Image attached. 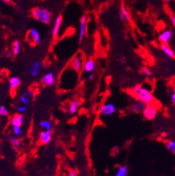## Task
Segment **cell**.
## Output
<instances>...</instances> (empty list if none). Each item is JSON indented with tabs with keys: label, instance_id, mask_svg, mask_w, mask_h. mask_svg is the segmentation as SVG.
I'll return each mask as SVG.
<instances>
[{
	"label": "cell",
	"instance_id": "6da1fadb",
	"mask_svg": "<svg viewBox=\"0 0 175 176\" xmlns=\"http://www.w3.org/2000/svg\"><path fill=\"white\" fill-rule=\"evenodd\" d=\"M31 15L35 20L39 21L44 24H47L51 22V12L48 9L44 7H35L32 10Z\"/></svg>",
	"mask_w": 175,
	"mask_h": 176
},
{
	"label": "cell",
	"instance_id": "7a4b0ae2",
	"mask_svg": "<svg viewBox=\"0 0 175 176\" xmlns=\"http://www.w3.org/2000/svg\"><path fill=\"white\" fill-rule=\"evenodd\" d=\"M136 96H137L138 100L142 101L146 105L151 104L154 102V99L151 92L146 87L142 86L138 94Z\"/></svg>",
	"mask_w": 175,
	"mask_h": 176
},
{
	"label": "cell",
	"instance_id": "3957f363",
	"mask_svg": "<svg viewBox=\"0 0 175 176\" xmlns=\"http://www.w3.org/2000/svg\"><path fill=\"white\" fill-rule=\"evenodd\" d=\"M71 67L76 73H79L84 67L83 57L82 53H78L73 57L71 62Z\"/></svg>",
	"mask_w": 175,
	"mask_h": 176
},
{
	"label": "cell",
	"instance_id": "277c9868",
	"mask_svg": "<svg viewBox=\"0 0 175 176\" xmlns=\"http://www.w3.org/2000/svg\"><path fill=\"white\" fill-rule=\"evenodd\" d=\"M143 116L147 120H151L155 118L157 114V108L154 105H146L144 109L142 111Z\"/></svg>",
	"mask_w": 175,
	"mask_h": 176
},
{
	"label": "cell",
	"instance_id": "5b68a950",
	"mask_svg": "<svg viewBox=\"0 0 175 176\" xmlns=\"http://www.w3.org/2000/svg\"><path fill=\"white\" fill-rule=\"evenodd\" d=\"M117 111V108L115 105L112 102L104 103L100 108V115L104 117L110 116V115H114Z\"/></svg>",
	"mask_w": 175,
	"mask_h": 176
},
{
	"label": "cell",
	"instance_id": "8992f818",
	"mask_svg": "<svg viewBox=\"0 0 175 176\" xmlns=\"http://www.w3.org/2000/svg\"><path fill=\"white\" fill-rule=\"evenodd\" d=\"M87 17L86 15H82L79 21V32L78 37L79 42H82L85 38L86 32H87Z\"/></svg>",
	"mask_w": 175,
	"mask_h": 176
},
{
	"label": "cell",
	"instance_id": "52a82bcc",
	"mask_svg": "<svg viewBox=\"0 0 175 176\" xmlns=\"http://www.w3.org/2000/svg\"><path fill=\"white\" fill-rule=\"evenodd\" d=\"M28 38L29 42H33L34 44H39L42 41V37L40 36L39 31L37 28L33 27L30 29L28 32Z\"/></svg>",
	"mask_w": 175,
	"mask_h": 176
},
{
	"label": "cell",
	"instance_id": "ba28073f",
	"mask_svg": "<svg viewBox=\"0 0 175 176\" xmlns=\"http://www.w3.org/2000/svg\"><path fill=\"white\" fill-rule=\"evenodd\" d=\"M56 80V77L53 72H48L44 74L42 78V83L44 86L51 87L54 85Z\"/></svg>",
	"mask_w": 175,
	"mask_h": 176
},
{
	"label": "cell",
	"instance_id": "9c48e42d",
	"mask_svg": "<svg viewBox=\"0 0 175 176\" xmlns=\"http://www.w3.org/2000/svg\"><path fill=\"white\" fill-rule=\"evenodd\" d=\"M51 138H52V132L51 130H44L41 131V133H39V141L42 145H46L51 140Z\"/></svg>",
	"mask_w": 175,
	"mask_h": 176
},
{
	"label": "cell",
	"instance_id": "30bf717a",
	"mask_svg": "<svg viewBox=\"0 0 175 176\" xmlns=\"http://www.w3.org/2000/svg\"><path fill=\"white\" fill-rule=\"evenodd\" d=\"M42 63L39 60L35 61L30 66L29 70V73L32 77H37L39 75L40 70L42 69Z\"/></svg>",
	"mask_w": 175,
	"mask_h": 176
},
{
	"label": "cell",
	"instance_id": "8fae6325",
	"mask_svg": "<svg viewBox=\"0 0 175 176\" xmlns=\"http://www.w3.org/2000/svg\"><path fill=\"white\" fill-rule=\"evenodd\" d=\"M172 37V32L171 30L166 29L162 31L159 35V40L162 44H168Z\"/></svg>",
	"mask_w": 175,
	"mask_h": 176
},
{
	"label": "cell",
	"instance_id": "7c38bea8",
	"mask_svg": "<svg viewBox=\"0 0 175 176\" xmlns=\"http://www.w3.org/2000/svg\"><path fill=\"white\" fill-rule=\"evenodd\" d=\"M62 22H63V19H62V17L61 16H59V17H57L55 19L52 28V32H51L53 37H57L59 35V32H60L61 26L62 24Z\"/></svg>",
	"mask_w": 175,
	"mask_h": 176
},
{
	"label": "cell",
	"instance_id": "4fadbf2b",
	"mask_svg": "<svg viewBox=\"0 0 175 176\" xmlns=\"http://www.w3.org/2000/svg\"><path fill=\"white\" fill-rule=\"evenodd\" d=\"M96 68L95 61L92 58L88 59L86 60V62L84 63L83 70L87 73H92Z\"/></svg>",
	"mask_w": 175,
	"mask_h": 176
},
{
	"label": "cell",
	"instance_id": "5bb4252c",
	"mask_svg": "<svg viewBox=\"0 0 175 176\" xmlns=\"http://www.w3.org/2000/svg\"><path fill=\"white\" fill-rule=\"evenodd\" d=\"M10 122L12 127H21L24 122V116L22 114H16L12 117Z\"/></svg>",
	"mask_w": 175,
	"mask_h": 176
},
{
	"label": "cell",
	"instance_id": "9a60e30c",
	"mask_svg": "<svg viewBox=\"0 0 175 176\" xmlns=\"http://www.w3.org/2000/svg\"><path fill=\"white\" fill-rule=\"evenodd\" d=\"M119 18L121 20L124 21V22H129L130 21V15L128 10L126 8L124 5H122L120 8V12L118 15Z\"/></svg>",
	"mask_w": 175,
	"mask_h": 176
},
{
	"label": "cell",
	"instance_id": "2e32d148",
	"mask_svg": "<svg viewBox=\"0 0 175 176\" xmlns=\"http://www.w3.org/2000/svg\"><path fill=\"white\" fill-rule=\"evenodd\" d=\"M7 139H8V141L13 145V147L14 150H17V148L22 146L23 142L22 140L19 138H17V137L13 136V135H9L7 137Z\"/></svg>",
	"mask_w": 175,
	"mask_h": 176
},
{
	"label": "cell",
	"instance_id": "e0dca14e",
	"mask_svg": "<svg viewBox=\"0 0 175 176\" xmlns=\"http://www.w3.org/2000/svg\"><path fill=\"white\" fill-rule=\"evenodd\" d=\"M146 105V104H145L144 102H143L140 100H138L132 104V105L131 107V110H132V112L135 113H141V112L142 113L143 110L144 109Z\"/></svg>",
	"mask_w": 175,
	"mask_h": 176
},
{
	"label": "cell",
	"instance_id": "ac0fdd59",
	"mask_svg": "<svg viewBox=\"0 0 175 176\" xmlns=\"http://www.w3.org/2000/svg\"><path fill=\"white\" fill-rule=\"evenodd\" d=\"M21 80L19 77L17 76H14L12 77L10 79L9 81V85H10V88L12 90H15L16 89L19 88L21 85Z\"/></svg>",
	"mask_w": 175,
	"mask_h": 176
},
{
	"label": "cell",
	"instance_id": "d6986e66",
	"mask_svg": "<svg viewBox=\"0 0 175 176\" xmlns=\"http://www.w3.org/2000/svg\"><path fill=\"white\" fill-rule=\"evenodd\" d=\"M160 47L162 52H163L167 57H169V58L171 59L175 58V52L169 47V45H168L167 44H161Z\"/></svg>",
	"mask_w": 175,
	"mask_h": 176
},
{
	"label": "cell",
	"instance_id": "ffe728a7",
	"mask_svg": "<svg viewBox=\"0 0 175 176\" xmlns=\"http://www.w3.org/2000/svg\"><path fill=\"white\" fill-rule=\"evenodd\" d=\"M79 105V101L78 99H73L71 101L70 104H69V113L71 115H74L76 113L78 109V107Z\"/></svg>",
	"mask_w": 175,
	"mask_h": 176
},
{
	"label": "cell",
	"instance_id": "44dd1931",
	"mask_svg": "<svg viewBox=\"0 0 175 176\" xmlns=\"http://www.w3.org/2000/svg\"><path fill=\"white\" fill-rule=\"evenodd\" d=\"M21 44L18 40H14L12 43V53L14 56H18L21 52Z\"/></svg>",
	"mask_w": 175,
	"mask_h": 176
},
{
	"label": "cell",
	"instance_id": "7402d4cb",
	"mask_svg": "<svg viewBox=\"0 0 175 176\" xmlns=\"http://www.w3.org/2000/svg\"><path fill=\"white\" fill-rule=\"evenodd\" d=\"M167 150L172 154H175V140H169L166 143Z\"/></svg>",
	"mask_w": 175,
	"mask_h": 176
},
{
	"label": "cell",
	"instance_id": "603a6c76",
	"mask_svg": "<svg viewBox=\"0 0 175 176\" xmlns=\"http://www.w3.org/2000/svg\"><path fill=\"white\" fill-rule=\"evenodd\" d=\"M128 172V168L127 167L125 166H121L118 168L117 172H116L114 176H126Z\"/></svg>",
	"mask_w": 175,
	"mask_h": 176
},
{
	"label": "cell",
	"instance_id": "cb8c5ba5",
	"mask_svg": "<svg viewBox=\"0 0 175 176\" xmlns=\"http://www.w3.org/2000/svg\"><path fill=\"white\" fill-rule=\"evenodd\" d=\"M39 126H40L42 128L46 130H51L52 128V124L51 122L48 121V120H42L39 123Z\"/></svg>",
	"mask_w": 175,
	"mask_h": 176
},
{
	"label": "cell",
	"instance_id": "d4e9b609",
	"mask_svg": "<svg viewBox=\"0 0 175 176\" xmlns=\"http://www.w3.org/2000/svg\"><path fill=\"white\" fill-rule=\"evenodd\" d=\"M19 100H20V102L22 103L23 105H28L30 103L31 99H29V97H27L26 95H24V94L22 93L20 95V97H19Z\"/></svg>",
	"mask_w": 175,
	"mask_h": 176
},
{
	"label": "cell",
	"instance_id": "484cf974",
	"mask_svg": "<svg viewBox=\"0 0 175 176\" xmlns=\"http://www.w3.org/2000/svg\"><path fill=\"white\" fill-rule=\"evenodd\" d=\"M12 132H13V134L14 135L18 137L21 136L23 134V130H21V127H13V128H12Z\"/></svg>",
	"mask_w": 175,
	"mask_h": 176
},
{
	"label": "cell",
	"instance_id": "4316f807",
	"mask_svg": "<svg viewBox=\"0 0 175 176\" xmlns=\"http://www.w3.org/2000/svg\"><path fill=\"white\" fill-rule=\"evenodd\" d=\"M140 72L143 75L145 76H151L153 74L152 71L150 70L149 68H147V67H143V68H142V70H141Z\"/></svg>",
	"mask_w": 175,
	"mask_h": 176
},
{
	"label": "cell",
	"instance_id": "83f0119b",
	"mask_svg": "<svg viewBox=\"0 0 175 176\" xmlns=\"http://www.w3.org/2000/svg\"><path fill=\"white\" fill-rule=\"evenodd\" d=\"M8 110H7V108L5 107V105H2L0 106V116L6 117L8 115Z\"/></svg>",
	"mask_w": 175,
	"mask_h": 176
},
{
	"label": "cell",
	"instance_id": "f1b7e54d",
	"mask_svg": "<svg viewBox=\"0 0 175 176\" xmlns=\"http://www.w3.org/2000/svg\"><path fill=\"white\" fill-rule=\"evenodd\" d=\"M23 94H24V95H26V97H29V99H32V97H33L34 95V90H31V89H28L26 91H24Z\"/></svg>",
	"mask_w": 175,
	"mask_h": 176
},
{
	"label": "cell",
	"instance_id": "f546056e",
	"mask_svg": "<svg viewBox=\"0 0 175 176\" xmlns=\"http://www.w3.org/2000/svg\"><path fill=\"white\" fill-rule=\"evenodd\" d=\"M26 110H27V107H26V105H22L19 106L17 108V113L22 114V113H25V112L26 111Z\"/></svg>",
	"mask_w": 175,
	"mask_h": 176
},
{
	"label": "cell",
	"instance_id": "4dcf8cb0",
	"mask_svg": "<svg viewBox=\"0 0 175 176\" xmlns=\"http://www.w3.org/2000/svg\"><path fill=\"white\" fill-rule=\"evenodd\" d=\"M141 88H142V86H141L140 85H136L135 86L132 88V91L134 94H135V95H137V94H138V92H139V90H140Z\"/></svg>",
	"mask_w": 175,
	"mask_h": 176
},
{
	"label": "cell",
	"instance_id": "1f68e13d",
	"mask_svg": "<svg viewBox=\"0 0 175 176\" xmlns=\"http://www.w3.org/2000/svg\"><path fill=\"white\" fill-rule=\"evenodd\" d=\"M1 2L6 5H10V4H12V0H1Z\"/></svg>",
	"mask_w": 175,
	"mask_h": 176
},
{
	"label": "cell",
	"instance_id": "d6a6232c",
	"mask_svg": "<svg viewBox=\"0 0 175 176\" xmlns=\"http://www.w3.org/2000/svg\"><path fill=\"white\" fill-rule=\"evenodd\" d=\"M12 56H14L13 53H12V51H8L6 54V57L7 58H11Z\"/></svg>",
	"mask_w": 175,
	"mask_h": 176
},
{
	"label": "cell",
	"instance_id": "836d02e7",
	"mask_svg": "<svg viewBox=\"0 0 175 176\" xmlns=\"http://www.w3.org/2000/svg\"><path fill=\"white\" fill-rule=\"evenodd\" d=\"M69 176H76L77 175V172H76L75 170H71L69 173Z\"/></svg>",
	"mask_w": 175,
	"mask_h": 176
},
{
	"label": "cell",
	"instance_id": "e575fe53",
	"mask_svg": "<svg viewBox=\"0 0 175 176\" xmlns=\"http://www.w3.org/2000/svg\"><path fill=\"white\" fill-rule=\"evenodd\" d=\"M171 23H172L173 26L175 27V15L171 16Z\"/></svg>",
	"mask_w": 175,
	"mask_h": 176
},
{
	"label": "cell",
	"instance_id": "d590c367",
	"mask_svg": "<svg viewBox=\"0 0 175 176\" xmlns=\"http://www.w3.org/2000/svg\"><path fill=\"white\" fill-rule=\"evenodd\" d=\"M171 100L173 103H175V90L172 93V95L171 96Z\"/></svg>",
	"mask_w": 175,
	"mask_h": 176
},
{
	"label": "cell",
	"instance_id": "8d00e7d4",
	"mask_svg": "<svg viewBox=\"0 0 175 176\" xmlns=\"http://www.w3.org/2000/svg\"><path fill=\"white\" fill-rule=\"evenodd\" d=\"M88 80H92L94 78V74L93 73H89V74L88 75Z\"/></svg>",
	"mask_w": 175,
	"mask_h": 176
},
{
	"label": "cell",
	"instance_id": "74e56055",
	"mask_svg": "<svg viewBox=\"0 0 175 176\" xmlns=\"http://www.w3.org/2000/svg\"><path fill=\"white\" fill-rule=\"evenodd\" d=\"M164 1H165L167 3H170L173 1V0H164Z\"/></svg>",
	"mask_w": 175,
	"mask_h": 176
},
{
	"label": "cell",
	"instance_id": "f35d334b",
	"mask_svg": "<svg viewBox=\"0 0 175 176\" xmlns=\"http://www.w3.org/2000/svg\"><path fill=\"white\" fill-rule=\"evenodd\" d=\"M0 155H1V152H0Z\"/></svg>",
	"mask_w": 175,
	"mask_h": 176
}]
</instances>
